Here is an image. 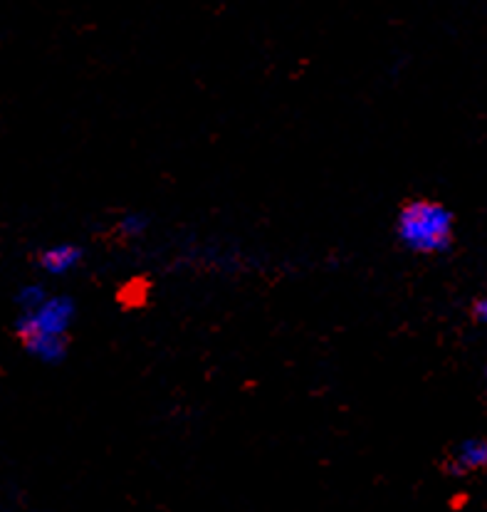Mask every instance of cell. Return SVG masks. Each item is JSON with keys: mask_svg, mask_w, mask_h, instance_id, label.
I'll return each instance as SVG.
<instances>
[{"mask_svg": "<svg viewBox=\"0 0 487 512\" xmlns=\"http://www.w3.org/2000/svg\"><path fill=\"white\" fill-rule=\"evenodd\" d=\"M396 233L416 253H441L453 240V216L441 203L411 201L399 213Z\"/></svg>", "mask_w": 487, "mask_h": 512, "instance_id": "6da1fadb", "label": "cell"}, {"mask_svg": "<svg viewBox=\"0 0 487 512\" xmlns=\"http://www.w3.org/2000/svg\"><path fill=\"white\" fill-rule=\"evenodd\" d=\"M75 320V302L65 295L47 297L43 305L33 312H25L18 322L20 337H30V334H55V337H65Z\"/></svg>", "mask_w": 487, "mask_h": 512, "instance_id": "7a4b0ae2", "label": "cell"}, {"mask_svg": "<svg viewBox=\"0 0 487 512\" xmlns=\"http://www.w3.org/2000/svg\"><path fill=\"white\" fill-rule=\"evenodd\" d=\"M480 468H487V441H483V438H468V441H463L455 448L450 470L453 473H470V470Z\"/></svg>", "mask_w": 487, "mask_h": 512, "instance_id": "3957f363", "label": "cell"}, {"mask_svg": "<svg viewBox=\"0 0 487 512\" xmlns=\"http://www.w3.org/2000/svg\"><path fill=\"white\" fill-rule=\"evenodd\" d=\"M82 260V250L77 245L70 243H60L47 248L43 255H40V265L47 270L50 275H65L75 268L77 263Z\"/></svg>", "mask_w": 487, "mask_h": 512, "instance_id": "277c9868", "label": "cell"}, {"mask_svg": "<svg viewBox=\"0 0 487 512\" xmlns=\"http://www.w3.org/2000/svg\"><path fill=\"white\" fill-rule=\"evenodd\" d=\"M23 342L28 347V352L45 364H55L65 357V337H55V334H30V337H23Z\"/></svg>", "mask_w": 487, "mask_h": 512, "instance_id": "5b68a950", "label": "cell"}, {"mask_svg": "<svg viewBox=\"0 0 487 512\" xmlns=\"http://www.w3.org/2000/svg\"><path fill=\"white\" fill-rule=\"evenodd\" d=\"M45 300H47V295H45V287L43 285H25V287H20L18 302H20V307H23V315H25V312L38 310V307L43 305Z\"/></svg>", "mask_w": 487, "mask_h": 512, "instance_id": "8992f818", "label": "cell"}, {"mask_svg": "<svg viewBox=\"0 0 487 512\" xmlns=\"http://www.w3.org/2000/svg\"><path fill=\"white\" fill-rule=\"evenodd\" d=\"M146 231V218L139 213H127V216L119 221V233L127 235V238H136Z\"/></svg>", "mask_w": 487, "mask_h": 512, "instance_id": "52a82bcc", "label": "cell"}, {"mask_svg": "<svg viewBox=\"0 0 487 512\" xmlns=\"http://www.w3.org/2000/svg\"><path fill=\"white\" fill-rule=\"evenodd\" d=\"M475 315H478V320L487 322V297H483V300H480L478 305H475Z\"/></svg>", "mask_w": 487, "mask_h": 512, "instance_id": "ba28073f", "label": "cell"}]
</instances>
